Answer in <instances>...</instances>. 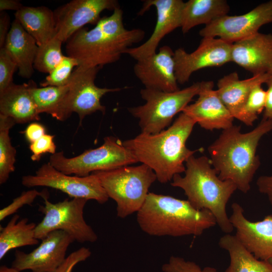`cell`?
<instances>
[{
    "label": "cell",
    "instance_id": "cell-1",
    "mask_svg": "<svg viewBox=\"0 0 272 272\" xmlns=\"http://www.w3.org/2000/svg\"><path fill=\"white\" fill-rule=\"evenodd\" d=\"M195 121L181 112L167 129L155 133L141 132L123 142L139 162L151 168L157 180L166 183L176 174L184 172L187 159L200 149L191 150L186 146Z\"/></svg>",
    "mask_w": 272,
    "mask_h": 272
},
{
    "label": "cell",
    "instance_id": "cell-2",
    "mask_svg": "<svg viewBox=\"0 0 272 272\" xmlns=\"http://www.w3.org/2000/svg\"><path fill=\"white\" fill-rule=\"evenodd\" d=\"M271 130L272 119L263 118L247 132H242L239 125L222 130L208 148L212 166L219 178L232 181L238 190L247 193L260 165L256 154L259 143Z\"/></svg>",
    "mask_w": 272,
    "mask_h": 272
},
{
    "label": "cell",
    "instance_id": "cell-3",
    "mask_svg": "<svg viewBox=\"0 0 272 272\" xmlns=\"http://www.w3.org/2000/svg\"><path fill=\"white\" fill-rule=\"evenodd\" d=\"M145 36L141 29L124 27L123 11L118 7L110 16L101 17L92 29L84 27L74 33L65 42V52L78 61L79 66L102 68L117 61Z\"/></svg>",
    "mask_w": 272,
    "mask_h": 272
},
{
    "label": "cell",
    "instance_id": "cell-4",
    "mask_svg": "<svg viewBox=\"0 0 272 272\" xmlns=\"http://www.w3.org/2000/svg\"><path fill=\"white\" fill-rule=\"evenodd\" d=\"M137 213L141 230L151 236H199L217 225L210 211L196 209L187 199L153 192Z\"/></svg>",
    "mask_w": 272,
    "mask_h": 272
},
{
    "label": "cell",
    "instance_id": "cell-5",
    "mask_svg": "<svg viewBox=\"0 0 272 272\" xmlns=\"http://www.w3.org/2000/svg\"><path fill=\"white\" fill-rule=\"evenodd\" d=\"M185 164L184 176L175 175L171 185L182 189L195 208L210 211L220 229L230 234L234 228L226 206L237 189L236 185L230 180L221 179L210 159L206 156L196 158L192 155Z\"/></svg>",
    "mask_w": 272,
    "mask_h": 272
},
{
    "label": "cell",
    "instance_id": "cell-6",
    "mask_svg": "<svg viewBox=\"0 0 272 272\" xmlns=\"http://www.w3.org/2000/svg\"><path fill=\"white\" fill-rule=\"evenodd\" d=\"M92 173L97 177L109 198L116 202L117 216L120 218L141 209L150 186L157 180L154 171L144 164Z\"/></svg>",
    "mask_w": 272,
    "mask_h": 272
},
{
    "label": "cell",
    "instance_id": "cell-7",
    "mask_svg": "<svg viewBox=\"0 0 272 272\" xmlns=\"http://www.w3.org/2000/svg\"><path fill=\"white\" fill-rule=\"evenodd\" d=\"M199 88L200 82L171 92L145 88L140 94L145 103L128 110L139 119L141 132L155 134L170 126L173 117L197 95Z\"/></svg>",
    "mask_w": 272,
    "mask_h": 272
},
{
    "label": "cell",
    "instance_id": "cell-8",
    "mask_svg": "<svg viewBox=\"0 0 272 272\" xmlns=\"http://www.w3.org/2000/svg\"><path fill=\"white\" fill-rule=\"evenodd\" d=\"M58 171L67 174L84 177L96 171H108L139 162L134 154L113 136L104 138L100 147L85 151L72 158L63 151L51 155L48 162Z\"/></svg>",
    "mask_w": 272,
    "mask_h": 272
},
{
    "label": "cell",
    "instance_id": "cell-9",
    "mask_svg": "<svg viewBox=\"0 0 272 272\" xmlns=\"http://www.w3.org/2000/svg\"><path fill=\"white\" fill-rule=\"evenodd\" d=\"M44 206L39 211L44 215L42 220L36 225V238L42 240L49 233L62 230L79 243L95 242L98 236L84 218V207L88 200L73 198L52 203L47 195L43 197Z\"/></svg>",
    "mask_w": 272,
    "mask_h": 272
},
{
    "label": "cell",
    "instance_id": "cell-10",
    "mask_svg": "<svg viewBox=\"0 0 272 272\" xmlns=\"http://www.w3.org/2000/svg\"><path fill=\"white\" fill-rule=\"evenodd\" d=\"M101 68L78 66L73 71L69 82V90L61 106L57 120L64 121L73 112L78 114L80 124L85 117L97 111L104 114L106 107L101 99L106 94L118 92L121 88H100L95 84Z\"/></svg>",
    "mask_w": 272,
    "mask_h": 272
},
{
    "label": "cell",
    "instance_id": "cell-11",
    "mask_svg": "<svg viewBox=\"0 0 272 272\" xmlns=\"http://www.w3.org/2000/svg\"><path fill=\"white\" fill-rule=\"evenodd\" d=\"M21 183L27 187L43 186L59 190L71 197L95 200L103 204L109 199L98 178L94 174L80 177L64 174L49 162L43 164L34 175L22 177Z\"/></svg>",
    "mask_w": 272,
    "mask_h": 272
},
{
    "label": "cell",
    "instance_id": "cell-12",
    "mask_svg": "<svg viewBox=\"0 0 272 272\" xmlns=\"http://www.w3.org/2000/svg\"><path fill=\"white\" fill-rule=\"evenodd\" d=\"M271 22L270 0L245 14L220 17L205 26L199 31V34L202 38H218L232 44L258 33L261 27Z\"/></svg>",
    "mask_w": 272,
    "mask_h": 272
},
{
    "label": "cell",
    "instance_id": "cell-13",
    "mask_svg": "<svg viewBox=\"0 0 272 272\" xmlns=\"http://www.w3.org/2000/svg\"><path fill=\"white\" fill-rule=\"evenodd\" d=\"M232 44L220 38L205 37L191 53L182 48L176 49L174 58L178 83H186L194 72L200 69L220 66L231 62Z\"/></svg>",
    "mask_w": 272,
    "mask_h": 272
},
{
    "label": "cell",
    "instance_id": "cell-14",
    "mask_svg": "<svg viewBox=\"0 0 272 272\" xmlns=\"http://www.w3.org/2000/svg\"><path fill=\"white\" fill-rule=\"evenodd\" d=\"M120 7L116 0H73L53 11L56 36L62 43L88 24L96 25L104 10Z\"/></svg>",
    "mask_w": 272,
    "mask_h": 272
},
{
    "label": "cell",
    "instance_id": "cell-15",
    "mask_svg": "<svg viewBox=\"0 0 272 272\" xmlns=\"http://www.w3.org/2000/svg\"><path fill=\"white\" fill-rule=\"evenodd\" d=\"M39 245L29 253L16 250L12 267L19 271L53 272L64 261L70 245L75 241L62 230L49 233Z\"/></svg>",
    "mask_w": 272,
    "mask_h": 272
},
{
    "label": "cell",
    "instance_id": "cell-16",
    "mask_svg": "<svg viewBox=\"0 0 272 272\" xmlns=\"http://www.w3.org/2000/svg\"><path fill=\"white\" fill-rule=\"evenodd\" d=\"M184 3L182 0L144 1L138 15H143L151 7H154L157 12L155 28L146 41L139 46L127 49L124 54H127L138 60L155 53L162 39L176 28L181 27Z\"/></svg>",
    "mask_w": 272,
    "mask_h": 272
},
{
    "label": "cell",
    "instance_id": "cell-17",
    "mask_svg": "<svg viewBox=\"0 0 272 272\" xmlns=\"http://www.w3.org/2000/svg\"><path fill=\"white\" fill-rule=\"evenodd\" d=\"M231 209L230 221L239 241L256 258L264 261L271 259L272 215L261 221L252 222L246 218L242 207L238 203H233Z\"/></svg>",
    "mask_w": 272,
    "mask_h": 272
},
{
    "label": "cell",
    "instance_id": "cell-18",
    "mask_svg": "<svg viewBox=\"0 0 272 272\" xmlns=\"http://www.w3.org/2000/svg\"><path fill=\"white\" fill-rule=\"evenodd\" d=\"M214 86L213 81L200 82L197 100L189 104L182 112L205 129L224 130L234 125V118L214 89Z\"/></svg>",
    "mask_w": 272,
    "mask_h": 272
},
{
    "label": "cell",
    "instance_id": "cell-19",
    "mask_svg": "<svg viewBox=\"0 0 272 272\" xmlns=\"http://www.w3.org/2000/svg\"><path fill=\"white\" fill-rule=\"evenodd\" d=\"M174 54L171 48L165 45L158 52L137 60L133 72L145 88L167 92L179 90Z\"/></svg>",
    "mask_w": 272,
    "mask_h": 272
},
{
    "label": "cell",
    "instance_id": "cell-20",
    "mask_svg": "<svg viewBox=\"0 0 272 272\" xmlns=\"http://www.w3.org/2000/svg\"><path fill=\"white\" fill-rule=\"evenodd\" d=\"M231 56L253 75L272 74V34L258 32L232 43Z\"/></svg>",
    "mask_w": 272,
    "mask_h": 272
},
{
    "label": "cell",
    "instance_id": "cell-21",
    "mask_svg": "<svg viewBox=\"0 0 272 272\" xmlns=\"http://www.w3.org/2000/svg\"><path fill=\"white\" fill-rule=\"evenodd\" d=\"M4 47L16 63L18 75L30 79L34 73L38 46L34 38L15 19L11 24Z\"/></svg>",
    "mask_w": 272,
    "mask_h": 272
},
{
    "label": "cell",
    "instance_id": "cell-22",
    "mask_svg": "<svg viewBox=\"0 0 272 272\" xmlns=\"http://www.w3.org/2000/svg\"><path fill=\"white\" fill-rule=\"evenodd\" d=\"M30 82L13 83L0 93V114L12 118L16 124L40 119L30 91Z\"/></svg>",
    "mask_w": 272,
    "mask_h": 272
},
{
    "label": "cell",
    "instance_id": "cell-23",
    "mask_svg": "<svg viewBox=\"0 0 272 272\" xmlns=\"http://www.w3.org/2000/svg\"><path fill=\"white\" fill-rule=\"evenodd\" d=\"M269 75H253L251 78L240 80L238 73L233 72L218 80L217 92L234 119L251 90L257 85L265 84Z\"/></svg>",
    "mask_w": 272,
    "mask_h": 272
},
{
    "label": "cell",
    "instance_id": "cell-24",
    "mask_svg": "<svg viewBox=\"0 0 272 272\" xmlns=\"http://www.w3.org/2000/svg\"><path fill=\"white\" fill-rule=\"evenodd\" d=\"M16 19L41 46L56 36L53 11L45 6H23L15 13Z\"/></svg>",
    "mask_w": 272,
    "mask_h": 272
},
{
    "label": "cell",
    "instance_id": "cell-25",
    "mask_svg": "<svg viewBox=\"0 0 272 272\" xmlns=\"http://www.w3.org/2000/svg\"><path fill=\"white\" fill-rule=\"evenodd\" d=\"M229 11L225 0H189L184 3L182 11L181 31L185 34L198 25L207 26Z\"/></svg>",
    "mask_w": 272,
    "mask_h": 272
},
{
    "label": "cell",
    "instance_id": "cell-26",
    "mask_svg": "<svg viewBox=\"0 0 272 272\" xmlns=\"http://www.w3.org/2000/svg\"><path fill=\"white\" fill-rule=\"evenodd\" d=\"M219 245L230 256V263L225 272H272V263L256 258L235 235L225 234L220 238Z\"/></svg>",
    "mask_w": 272,
    "mask_h": 272
},
{
    "label": "cell",
    "instance_id": "cell-27",
    "mask_svg": "<svg viewBox=\"0 0 272 272\" xmlns=\"http://www.w3.org/2000/svg\"><path fill=\"white\" fill-rule=\"evenodd\" d=\"M19 215L15 214L5 227H1V260L12 249L39 243L35 234L36 224L33 222L28 223L27 218L19 220Z\"/></svg>",
    "mask_w": 272,
    "mask_h": 272
},
{
    "label": "cell",
    "instance_id": "cell-28",
    "mask_svg": "<svg viewBox=\"0 0 272 272\" xmlns=\"http://www.w3.org/2000/svg\"><path fill=\"white\" fill-rule=\"evenodd\" d=\"M29 82L30 93L38 113H45L56 119L69 90L68 84L61 87H38L32 80Z\"/></svg>",
    "mask_w": 272,
    "mask_h": 272
},
{
    "label": "cell",
    "instance_id": "cell-29",
    "mask_svg": "<svg viewBox=\"0 0 272 272\" xmlns=\"http://www.w3.org/2000/svg\"><path fill=\"white\" fill-rule=\"evenodd\" d=\"M16 124L11 118L0 114V184L6 183L15 170L16 150L10 136L11 128Z\"/></svg>",
    "mask_w": 272,
    "mask_h": 272
},
{
    "label": "cell",
    "instance_id": "cell-30",
    "mask_svg": "<svg viewBox=\"0 0 272 272\" xmlns=\"http://www.w3.org/2000/svg\"><path fill=\"white\" fill-rule=\"evenodd\" d=\"M266 93L262 84L256 85L250 92L245 102L239 110L235 119L247 126H252L263 112L266 104Z\"/></svg>",
    "mask_w": 272,
    "mask_h": 272
},
{
    "label": "cell",
    "instance_id": "cell-31",
    "mask_svg": "<svg viewBox=\"0 0 272 272\" xmlns=\"http://www.w3.org/2000/svg\"><path fill=\"white\" fill-rule=\"evenodd\" d=\"M62 41L56 37L38 46L34 62V69L38 72L49 74L64 56L61 51Z\"/></svg>",
    "mask_w": 272,
    "mask_h": 272
},
{
    "label": "cell",
    "instance_id": "cell-32",
    "mask_svg": "<svg viewBox=\"0 0 272 272\" xmlns=\"http://www.w3.org/2000/svg\"><path fill=\"white\" fill-rule=\"evenodd\" d=\"M78 66L79 63L76 59L64 55L60 63L40 83V86L61 87L66 85L74 67Z\"/></svg>",
    "mask_w": 272,
    "mask_h": 272
},
{
    "label": "cell",
    "instance_id": "cell-33",
    "mask_svg": "<svg viewBox=\"0 0 272 272\" xmlns=\"http://www.w3.org/2000/svg\"><path fill=\"white\" fill-rule=\"evenodd\" d=\"M162 270L164 272H218L215 267L201 268L193 261L177 256H171L169 261L162 265Z\"/></svg>",
    "mask_w": 272,
    "mask_h": 272
},
{
    "label": "cell",
    "instance_id": "cell-34",
    "mask_svg": "<svg viewBox=\"0 0 272 272\" xmlns=\"http://www.w3.org/2000/svg\"><path fill=\"white\" fill-rule=\"evenodd\" d=\"M45 195H47L45 193L39 192L36 189L22 192L10 204L0 210V221H2L8 216L16 213L22 207L31 205L37 196L43 197Z\"/></svg>",
    "mask_w": 272,
    "mask_h": 272
},
{
    "label": "cell",
    "instance_id": "cell-35",
    "mask_svg": "<svg viewBox=\"0 0 272 272\" xmlns=\"http://www.w3.org/2000/svg\"><path fill=\"white\" fill-rule=\"evenodd\" d=\"M17 66L7 50L0 49V93L13 83V75Z\"/></svg>",
    "mask_w": 272,
    "mask_h": 272
},
{
    "label": "cell",
    "instance_id": "cell-36",
    "mask_svg": "<svg viewBox=\"0 0 272 272\" xmlns=\"http://www.w3.org/2000/svg\"><path fill=\"white\" fill-rule=\"evenodd\" d=\"M55 135L46 133L38 140L30 144L29 149L32 152L31 159L33 161H38L43 155L56 153V146L54 142Z\"/></svg>",
    "mask_w": 272,
    "mask_h": 272
},
{
    "label": "cell",
    "instance_id": "cell-37",
    "mask_svg": "<svg viewBox=\"0 0 272 272\" xmlns=\"http://www.w3.org/2000/svg\"><path fill=\"white\" fill-rule=\"evenodd\" d=\"M91 255L89 248L82 247L70 254L63 263L53 272H72L79 263L84 261Z\"/></svg>",
    "mask_w": 272,
    "mask_h": 272
},
{
    "label": "cell",
    "instance_id": "cell-38",
    "mask_svg": "<svg viewBox=\"0 0 272 272\" xmlns=\"http://www.w3.org/2000/svg\"><path fill=\"white\" fill-rule=\"evenodd\" d=\"M46 132V128L43 124L33 122L27 126L23 133L27 141L31 144L45 134Z\"/></svg>",
    "mask_w": 272,
    "mask_h": 272
},
{
    "label": "cell",
    "instance_id": "cell-39",
    "mask_svg": "<svg viewBox=\"0 0 272 272\" xmlns=\"http://www.w3.org/2000/svg\"><path fill=\"white\" fill-rule=\"evenodd\" d=\"M256 184L258 191L266 195L272 205V175L259 176L256 180Z\"/></svg>",
    "mask_w": 272,
    "mask_h": 272
},
{
    "label": "cell",
    "instance_id": "cell-40",
    "mask_svg": "<svg viewBox=\"0 0 272 272\" xmlns=\"http://www.w3.org/2000/svg\"><path fill=\"white\" fill-rule=\"evenodd\" d=\"M267 86L266 90V99L262 118L272 119V74H269L268 78L265 83Z\"/></svg>",
    "mask_w": 272,
    "mask_h": 272
},
{
    "label": "cell",
    "instance_id": "cell-41",
    "mask_svg": "<svg viewBox=\"0 0 272 272\" xmlns=\"http://www.w3.org/2000/svg\"><path fill=\"white\" fill-rule=\"evenodd\" d=\"M10 18L5 12L0 14V48L4 47L5 41L10 31Z\"/></svg>",
    "mask_w": 272,
    "mask_h": 272
},
{
    "label": "cell",
    "instance_id": "cell-42",
    "mask_svg": "<svg viewBox=\"0 0 272 272\" xmlns=\"http://www.w3.org/2000/svg\"><path fill=\"white\" fill-rule=\"evenodd\" d=\"M24 6L17 0H0V11L13 10L16 12L20 10Z\"/></svg>",
    "mask_w": 272,
    "mask_h": 272
},
{
    "label": "cell",
    "instance_id": "cell-43",
    "mask_svg": "<svg viewBox=\"0 0 272 272\" xmlns=\"http://www.w3.org/2000/svg\"><path fill=\"white\" fill-rule=\"evenodd\" d=\"M0 272H20L17 269L11 267H9L6 265H1L0 267Z\"/></svg>",
    "mask_w": 272,
    "mask_h": 272
},
{
    "label": "cell",
    "instance_id": "cell-44",
    "mask_svg": "<svg viewBox=\"0 0 272 272\" xmlns=\"http://www.w3.org/2000/svg\"><path fill=\"white\" fill-rule=\"evenodd\" d=\"M269 261L270 262L272 263V259H270Z\"/></svg>",
    "mask_w": 272,
    "mask_h": 272
}]
</instances>
